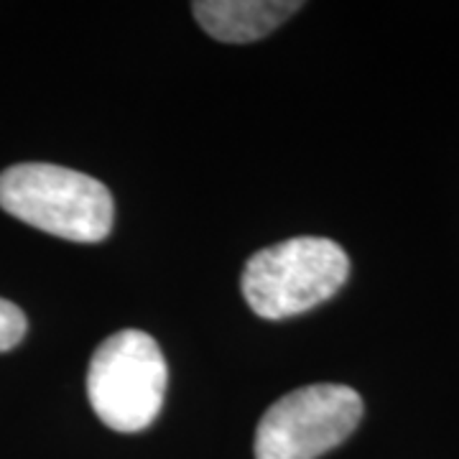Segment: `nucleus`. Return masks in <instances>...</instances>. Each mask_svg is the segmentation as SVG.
<instances>
[{"label":"nucleus","mask_w":459,"mask_h":459,"mask_svg":"<svg viewBox=\"0 0 459 459\" xmlns=\"http://www.w3.org/2000/svg\"><path fill=\"white\" fill-rule=\"evenodd\" d=\"M169 368L159 342L138 329L110 334L92 355L87 398L113 431L133 434L153 424L164 406Z\"/></svg>","instance_id":"nucleus-3"},{"label":"nucleus","mask_w":459,"mask_h":459,"mask_svg":"<svg viewBox=\"0 0 459 459\" xmlns=\"http://www.w3.org/2000/svg\"><path fill=\"white\" fill-rule=\"evenodd\" d=\"M26 329H29L26 314L13 301L0 299V352L13 350L26 337Z\"/></svg>","instance_id":"nucleus-6"},{"label":"nucleus","mask_w":459,"mask_h":459,"mask_svg":"<svg viewBox=\"0 0 459 459\" xmlns=\"http://www.w3.org/2000/svg\"><path fill=\"white\" fill-rule=\"evenodd\" d=\"M301 5L296 0H197L192 11L199 26L217 41L250 44L276 31Z\"/></svg>","instance_id":"nucleus-5"},{"label":"nucleus","mask_w":459,"mask_h":459,"mask_svg":"<svg viewBox=\"0 0 459 459\" xmlns=\"http://www.w3.org/2000/svg\"><path fill=\"white\" fill-rule=\"evenodd\" d=\"M350 258L329 238H291L253 253L243 271V296L263 319L314 309L344 286Z\"/></svg>","instance_id":"nucleus-2"},{"label":"nucleus","mask_w":459,"mask_h":459,"mask_svg":"<svg viewBox=\"0 0 459 459\" xmlns=\"http://www.w3.org/2000/svg\"><path fill=\"white\" fill-rule=\"evenodd\" d=\"M362 398L340 383H314L279 398L255 429V459H316L358 429Z\"/></svg>","instance_id":"nucleus-4"},{"label":"nucleus","mask_w":459,"mask_h":459,"mask_svg":"<svg viewBox=\"0 0 459 459\" xmlns=\"http://www.w3.org/2000/svg\"><path fill=\"white\" fill-rule=\"evenodd\" d=\"M0 207L72 243H100L113 230V195L102 181L54 164H18L0 174Z\"/></svg>","instance_id":"nucleus-1"}]
</instances>
